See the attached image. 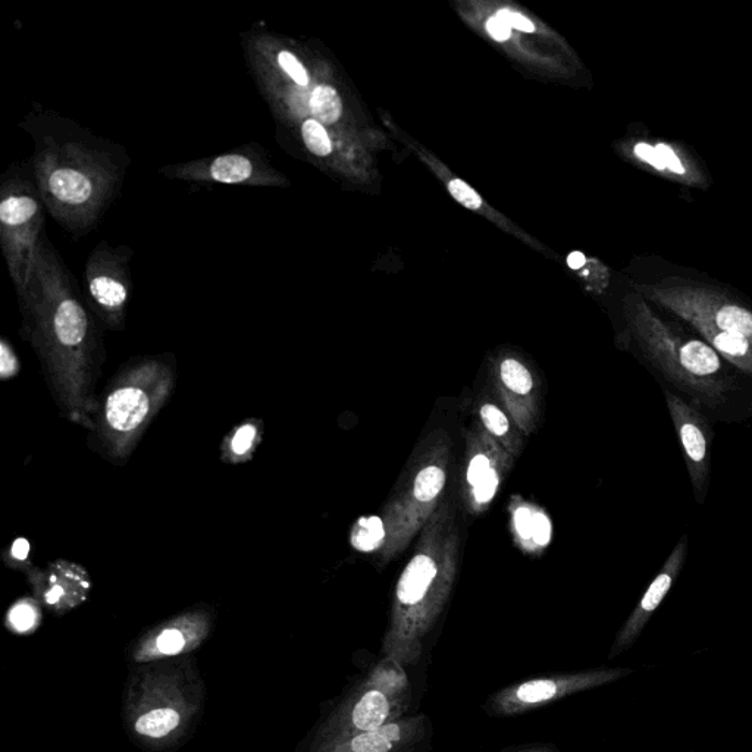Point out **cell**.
I'll use <instances>...</instances> for the list:
<instances>
[{
    "label": "cell",
    "instance_id": "ba28073f",
    "mask_svg": "<svg viewBox=\"0 0 752 752\" xmlns=\"http://www.w3.org/2000/svg\"><path fill=\"white\" fill-rule=\"evenodd\" d=\"M133 250L128 246H112L102 240L86 262V287L90 307L96 318L112 331H121L127 319L131 300L130 263Z\"/></svg>",
    "mask_w": 752,
    "mask_h": 752
},
{
    "label": "cell",
    "instance_id": "4316f807",
    "mask_svg": "<svg viewBox=\"0 0 752 752\" xmlns=\"http://www.w3.org/2000/svg\"><path fill=\"white\" fill-rule=\"evenodd\" d=\"M551 534H553L551 520L548 519V516L545 515V513L535 512L532 541H534L538 547H545V545L550 544Z\"/></svg>",
    "mask_w": 752,
    "mask_h": 752
},
{
    "label": "cell",
    "instance_id": "9c48e42d",
    "mask_svg": "<svg viewBox=\"0 0 752 752\" xmlns=\"http://www.w3.org/2000/svg\"><path fill=\"white\" fill-rule=\"evenodd\" d=\"M631 672L632 670L629 669H597L531 679V681L509 686L495 694L493 700L490 701V710L495 716H517L542 705L562 700L569 695L619 681Z\"/></svg>",
    "mask_w": 752,
    "mask_h": 752
},
{
    "label": "cell",
    "instance_id": "2e32d148",
    "mask_svg": "<svg viewBox=\"0 0 752 752\" xmlns=\"http://www.w3.org/2000/svg\"><path fill=\"white\" fill-rule=\"evenodd\" d=\"M296 130L307 152L312 153L316 158H327L334 152V141L329 136L328 128L319 122L310 119L296 127Z\"/></svg>",
    "mask_w": 752,
    "mask_h": 752
},
{
    "label": "cell",
    "instance_id": "5b68a950",
    "mask_svg": "<svg viewBox=\"0 0 752 752\" xmlns=\"http://www.w3.org/2000/svg\"><path fill=\"white\" fill-rule=\"evenodd\" d=\"M45 218V203L34 178L17 166L9 169L0 186V247L18 302L30 285Z\"/></svg>",
    "mask_w": 752,
    "mask_h": 752
},
{
    "label": "cell",
    "instance_id": "8fae6325",
    "mask_svg": "<svg viewBox=\"0 0 752 752\" xmlns=\"http://www.w3.org/2000/svg\"><path fill=\"white\" fill-rule=\"evenodd\" d=\"M667 410L675 426L683 459L691 479L695 501L704 504L710 487L711 431L710 421L700 409L679 394L664 388Z\"/></svg>",
    "mask_w": 752,
    "mask_h": 752
},
{
    "label": "cell",
    "instance_id": "3957f363",
    "mask_svg": "<svg viewBox=\"0 0 752 752\" xmlns=\"http://www.w3.org/2000/svg\"><path fill=\"white\" fill-rule=\"evenodd\" d=\"M635 324L642 353L660 381L707 418H732L741 406V394H752L742 384L747 375L729 365L703 338L678 334L645 307L639 309Z\"/></svg>",
    "mask_w": 752,
    "mask_h": 752
},
{
    "label": "cell",
    "instance_id": "52a82bcc",
    "mask_svg": "<svg viewBox=\"0 0 752 752\" xmlns=\"http://www.w3.org/2000/svg\"><path fill=\"white\" fill-rule=\"evenodd\" d=\"M159 174L169 180L206 186L277 188L288 184L285 175L275 168L268 152L258 143L244 144L230 152L184 164L162 166Z\"/></svg>",
    "mask_w": 752,
    "mask_h": 752
},
{
    "label": "cell",
    "instance_id": "e575fe53",
    "mask_svg": "<svg viewBox=\"0 0 752 752\" xmlns=\"http://www.w3.org/2000/svg\"><path fill=\"white\" fill-rule=\"evenodd\" d=\"M519 752H556V751H554V748L545 747V745H541V747L526 748V750L519 751Z\"/></svg>",
    "mask_w": 752,
    "mask_h": 752
},
{
    "label": "cell",
    "instance_id": "d4e9b609",
    "mask_svg": "<svg viewBox=\"0 0 752 752\" xmlns=\"http://www.w3.org/2000/svg\"><path fill=\"white\" fill-rule=\"evenodd\" d=\"M481 418L485 426L497 437H501L509 431V421H507L506 415L494 404L482 406Z\"/></svg>",
    "mask_w": 752,
    "mask_h": 752
},
{
    "label": "cell",
    "instance_id": "1f68e13d",
    "mask_svg": "<svg viewBox=\"0 0 752 752\" xmlns=\"http://www.w3.org/2000/svg\"><path fill=\"white\" fill-rule=\"evenodd\" d=\"M656 149L658 150V153H660L661 158H663L666 168H669L670 171L675 172V174H685V166L679 161V158L676 156V153L673 152L672 147L660 143L657 144Z\"/></svg>",
    "mask_w": 752,
    "mask_h": 752
},
{
    "label": "cell",
    "instance_id": "6da1fadb",
    "mask_svg": "<svg viewBox=\"0 0 752 752\" xmlns=\"http://www.w3.org/2000/svg\"><path fill=\"white\" fill-rule=\"evenodd\" d=\"M18 303L21 337L33 344L59 412L92 432L99 404L96 385L106 360L102 332L46 234L37 244L27 293Z\"/></svg>",
    "mask_w": 752,
    "mask_h": 752
},
{
    "label": "cell",
    "instance_id": "603a6c76",
    "mask_svg": "<svg viewBox=\"0 0 752 752\" xmlns=\"http://www.w3.org/2000/svg\"><path fill=\"white\" fill-rule=\"evenodd\" d=\"M21 372V362L14 346L6 338L0 340V378L3 381L15 378Z\"/></svg>",
    "mask_w": 752,
    "mask_h": 752
},
{
    "label": "cell",
    "instance_id": "7c38bea8",
    "mask_svg": "<svg viewBox=\"0 0 752 752\" xmlns=\"http://www.w3.org/2000/svg\"><path fill=\"white\" fill-rule=\"evenodd\" d=\"M686 556H688V537L683 535L676 547L673 548L670 556L667 557L666 563L663 564L654 581L651 582L650 587L642 595L634 613L626 620L625 626L620 629L613 648H611L610 658L616 657L617 654L623 653L635 644L636 639L644 631L645 626L650 622L658 607L661 606L670 589L678 581L683 566H685Z\"/></svg>",
    "mask_w": 752,
    "mask_h": 752
},
{
    "label": "cell",
    "instance_id": "277c9868",
    "mask_svg": "<svg viewBox=\"0 0 752 752\" xmlns=\"http://www.w3.org/2000/svg\"><path fill=\"white\" fill-rule=\"evenodd\" d=\"M174 354L136 357L112 376L99 396L87 443L94 453L124 466L174 393Z\"/></svg>",
    "mask_w": 752,
    "mask_h": 752
},
{
    "label": "cell",
    "instance_id": "e0dca14e",
    "mask_svg": "<svg viewBox=\"0 0 752 752\" xmlns=\"http://www.w3.org/2000/svg\"><path fill=\"white\" fill-rule=\"evenodd\" d=\"M180 723V714L171 708H158L141 716L136 723L137 732L150 738H162Z\"/></svg>",
    "mask_w": 752,
    "mask_h": 752
},
{
    "label": "cell",
    "instance_id": "ac0fdd59",
    "mask_svg": "<svg viewBox=\"0 0 752 752\" xmlns=\"http://www.w3.org/2000/svg\"><path fill=\"white\" fill-rule=\"evenodd\" d=\"M444 484H446L444 470L440 466H428L416 476L413 494H415L416 500L429 503L440 495Z\"/></svg>",
    "mask_w": 752,
    "mask_h": 752
},
{
    "label": "cell",
    "instance_id": "7a4b0ae2",
    "mask_svg": "<svg viewBox=\"0 0 752 752\" xmlns=\"http://www.w3.org/2000/svg\"><path fill=\"white\" fill-rule=\"evenodd\" d=\"M20 127L33 143L31 169L46 212L68 233L92 231L124 183L131 164L125 147L40 105Z\"/></svg>",
    "mask_w": 752,
    "mask_h": 752
},
{
    "label": "cell",
    "instance_id": "8992f818",
    "mask_svg": "<svg viewBox=\"0 0 752 752\" xmlns=\"http://www.w3.org/2000/svg\"><path fill=\"white\" fill-rule=\"evenodd\" d=\"M410 703L409 679L404 667L382 658L369 678L350 698L335 720V744L359 733L371 732L403 719Z\"/></svg>",
    "mask_w": 752,
    "mask_h": 752
},
{
    "label": "cell",
    "instance_id": "d6986e66",
    "mask_svg": "<svg viewBox=\"0 0 752 752\" xmlns=\"http://www.w3.org/2000/svg\"><path fill=\"white\" fill-rule=\"evenodd\" d=\"M500 375L504 385L520 396L531 393L534 387V379L528 369L515 359H506L501 363Z\"/></svg>",
    "mask_w": 752,
    "mask_h": 752
},
{
    "label": "cell",
    "instance_id": "30bf717a",
    "mask_svg": "<svg viewBox=\"0 0 752 752\" xmlns=\"http://www.w3.org/2000/svg\"><path fill=\"white\" fill-rule=\"evenodd\" d=\"M651 297L688 324H705L752 341V310L739 303L694 288H653Z\"/></svg>",
    "mask_w": 752,
    "mask_h": 752
},
{
    "label": "cell",
    "instance_id": "83f0119b",
    "mask_svg": "<svg viewBox=\"0 0 752 752\" xmlns=\"http://www.w3.org/2000/svg\"><path fill=\"white\" fill-rule=\"evenodd\" d=\"M534 516L535 512H532L528 507H520L515 512V528L519 537L522 540H532V532H534Z\"/></svg>",
    "mask_w": 752,
    "mask_h": 752
},
{
    "label": "cell",
    "instance_id": "d6a6232c",
    "mask_svg": "<svg viewBox=\"0 0 752 752\" xmlns=\"http://www.w3.org/2000/svg\"><path fill=\"white\" fill-rule=\"evenodd\" d=\"M487 28L488 31H490L491 37H493L494 40H497V42H504V40L509 39L510 34H512V28L504 23L503 20H500L497 15L488 20Z\"/></svg>",
    "mask_w": 752,
    "mask_h": 752
},
{
    "label": "cell",
    "instance_id": "7402d4cb",
    "mask_svg": "<svg viewBox=\"0 0 752 752\" xmlns=\"http://www.w3.org/2000/svg\"><path fill=\"white\" fill-rule=\"evenodd\" d=\"M184 645H186V636H184L183 631H180L177 626L164 629L155 641L156 650L159 653L166 654V656L180 653Z\"/></svg>",
    "mask_w": 752,
    "mask_h": 752
},
{
    "label": "cell",
    "instance_id": "4dcf8cb0",
    "mask_svg": "<svg viewBox=\"0 0 752 752\" xmlns=\"http://www.w3.org/2000/svg\"><path fill=\"white\" fill-rule=\"evenodd\" d=\"M497 17L509 25L510 28H516V30L523 31V33H532V31H535V25L528 18L517 14V12L500 11Z\"/></svg>",
    "mask_w": 752,
    "mask_h": 752
},
{
    "label": "cell",
    "instance_id": "5bb4252c",
    "mask_svg": "<svg viewBox=\"0 0 752 752\" xmlns=\"http://www.w3.org/2000/svg\"><path fill=\"white\" fill-rule=\"evenodd\" d=\"M263 434L265 423L259 418H247L235 425L219 447L222 462L233 466L252 462L262 444Z\"/></svg>",
    "mask_w": 752,
    "mask_h": 752
},
{
    "label": "cell",
    "instance_id": "ffe728a7",
    "mask_svg": "<svg viewBox=\"0 0 752 752\" xmlns=\"http://www.w3.org/2000/svg\"><path fill=\"white\" fill-rule=\"evenodd\" d=\"M39 619V607L30 598H23V600L17 601L8 613L9 626L14 631L20 632V634L36 628Z\"/></svg>",
    "mask_w": 752,
    "mask_h": 752
},
{
    "label": "cell",
    "instance_id": "44dd1931",
    "mask_svg": "<svg viewBox=\"0 0 752 752\" xmlns=\"http://www.w3.org/2000/svg\"><path fill=\"white\" fill-rule=\"evenodd\" d=\"M30 553V542L25 540V538H17V540L12 541L11 544L2 551V562L5 563L9 569L27 572L28 569L33 567Z\"/></svg>",
    "mask_w": 752,
    "mask_h": 752
},
{
    "label": "cell",
    "instance_id": "836d02e7",
    "mask_svg": "<svg viewBox=\"0 0 752 752\" xmlns=\"http://www.w3.org/2000/svg\"><path fill=\"white\" fill-rule=\"evenodd\" d=\"M585 262H587V259L581 252L570 253L569 258H567V265L572 269H581Z\"/></svg>",
    "mask_w": 752,
    "mask_h": 752
},
{
    "label": "cell",
    "instance_id": "484cf974",
    "mask_svg": "<svg viewBox=\"0 0 752 752\" xmlns=\"http://www.w3.org/2000/svg\"><path fill=\"white\" fill-rule=\"evenodd\" d=\"M498 475L494 469L485 475L484 479L478 482L473 488V497H475L476 503L485 504L490 503L493 500L498 488Z\"/></svg>",
    "mask_w": 752,
    "mask_h": 752
},
{
    "label": "cell",
    "instance_id": "cb8c5ba5",
    "mask_svg": "<svg viewBox=\"0 0 752 752\" xmlns=\"http://www.w3.org/2000/svg\"><path fill=\"white\" fill-rule=\"evenodd\" d=\"M451 196L468 209H479L482 206V199L473 188H470L465 181L453 180L448 186Z\"/></svg>",
    "mask_w": 752,
    "mask_h": 752
},
{
    "label": "cell",
    "instance_id": "4fadbf2b",
    "mask_svg": "<svg viewBox=\"0 0 752 752\" xmlns=\"http://www.w3.org/2000/svg\"><path fill=\"white\" fill-rule=\"evenodd\" d=\"M25 575L43 603L53 609L77 606L86 600L92 588L87 570L71 560H53L46 569L33 566Z\"/></svg>",
    "mask_w": 752,
    "mask_h": 752
},
{
    "label": "cell",
    "instance_id": "9a60e30c",
    "mask_svg": "<svg viewBox=\"0 0 752 752\" xmlns=\"http://www.w3.org/2000/svg\"><path fill=\"white\" fill-rule=\"evenodd\" d=\"M384 538V522L378 516L360 517L352 531V545L360 553L376 550Z\"/></svg>",
    "mask_w": 752,
    "mask_h": 752
},
{
    "label": "cell",
    "instance_id": "f546056e",
    "mask_svg": "<svg viewBox=\"0 0 752 752\" xmlns=\"http://www.w3.org/2000/svg\"><path fill=\"white\" fill-rule=\"evenodd\" d=\"M635 155L638 156L639 159H642V161L648 162V164L654 166L658 171L666 169V164H664L663 158H661L656 147L651 146V144H636Z\"/></svg>",
    "mask_w": 752,
    "mask_h": 752
},
{
    "label": "cell",
    "instance_id": "f1b7e54d",
    "mask_svg": "<svg viewBox=\"0 0 752 752\" xmlns=\"http://www.w3.org/2000/svg\"><path fill=\"white\" fill-rule=\"evenodd\" d=\"M491 469L493 468H491L490 459L485 454H478V456L473 457L468 468V473H466L469 484L475 487L481 479L485 478V475Z\"/></svg>",
    "mask_w": 752,
    "mask_h": 752
}]
</instances>
